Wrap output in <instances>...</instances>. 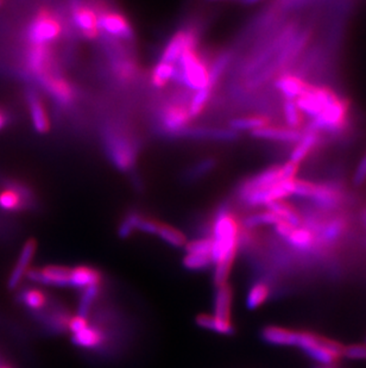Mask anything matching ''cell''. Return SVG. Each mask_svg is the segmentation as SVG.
<instances>
[{
    "mask_svg": "<svg viewBox=\"0 0 366 368\" xmlns=\"http://www.w3.org/2000/svg\"><path fill=\"white\" fill-rule=\"evenodd\" d=\"M242 223L229 206L218 208L209 226V236L213 239V284L214 286L229 283L234 260L240 248Z\"/></svg>",
    "mask_w": 366,
    "mask_h": 368,
    "instance_id": "obj_1",
    "label": "cell"
},
{
    "mask_svg": "<svg viewBox=\"0 0 366 368\" xmlns=\"http://www.w3.org/2000/svg\"><path fill=\"white\" fill-rule=\"evenodd\" d=\"M104 151L117 171L128 173L135 169L138 159V144L123 127L106 125L102 131Z\"/></svg>",
    "mask_w": 366,
    "mask_h": 368,
    "instance_id": "obj_2",
    "label": "cell"
},
{
    "mask_svg": "<svg viewBox=\"0 0 366 368\" xmlns=\"http://www.w3.org/2000/svg\"><path fill=\"white\" fill-rule=\"evenodd\" d=\"M176 72L174 80L193 91L216 89L211 80V63L203 56L198 47L185 50L175 63Z\"/></svg>",
    "mask_w": 366,
    "mask_h": 368,
    "instance_id": "obj_3",
    "label": "cell"
},
{
    "mask_svg": "<svg viewBox=\"0 0 366 368\" xmlns=\"http://www.w3.org/2000/svg\"><path fill=\"white\" fill-rule=\"evenodd\" d=\"M66 32V23L58 11L50 8H40L30 18L24 30L27 45H52Z\"/></svg>",
    "mask_w": 366,
    "mask_h": 368,
    "instance_id": "obj_4",
    "label": "cell"
},
{
    "mask_svg": "<svg viewBox=\"0 0 366 368\" xmlns=\"http://www.w3.org/2000/svg\"><path fill=\"white\" fill-rule=\"evenodd\" d=\"M105 37L107 56L110 58L111 74L118 84L133 85L141 76V69L133 54L125 48V43L120 41Z\"/></svg>",
    "mask_w": 366,
    "mask_h": 368,
    "instance_id": "obj_5",
    "label": "cell"
},
{
    "mask_svg": "<svg viewBox=\"0 0 366 368\" xmlns=\"http://www.w3.org/2000/svg\"><path fill=\"white\" fill-rule=\"evenodd\" d=\"M296 347L323 366H333L344 356L345 347L341 343L309 332H299Z\"/></svg>",
    "mask_w": 366,
    "mask_h": 368,
    "instance_id": "obj_6",
    "label": "cell"
},
{
    "mask_svg": "<svg viewBox=\"0 0 366 368\" xmlns=\"http://www.w3.org/2000/svg\"><path fill=\"white\" fill-rule=\"evenodd\" d=\"M98 11V22L100 36H106L112 40L120 42H131L135 40L133 24L119 10L112 9L104 4H95Z\"/></svg>",
    "mask_w": 366,
    "mask_h": 368,
    "instance_id": "obj_7",
    "label": "cell"
},
{
    "mask_svg": "<svg viewBox=\"0 0 366 368\" xmlns=\"http://www.w3.org/2000/svg\"><path fill=\"white\" fill-rule=\"evenodd\" d=\"M35 83L40 85L60 107L68 109L76 104L78 89L76 85L65 76L60 66L40 76Z\"/></svg>",
    "mask_w": 366,
    "mask_h": 368,
    "instance_id": "obj_8",
    "label": "cell"
},
{
    "mask_svg": "<svg viewBox=\"0 0 366 368\" xmlns=\"http://www.w3.org/2000/svg\"><path fill=\"white\" fill-rule=\"evenodd\" d=\"M350 102L345 98H336L334 102L328 104L321 113L314 117L309 130L317 133H336L344 131L349 125Z\"/></svg>",
    "mask_w": 366,
    "mask_h": 368,
    "instance_id": "obj_9",
    "label": "cell"
},
{
    "mask_svg": "<svg viewBox=\"0 0 366 368\" xmlns=\"http://www.w3.org/2000/svg\"><path fill=\"white\" fill-rule=\"evenodd\" d=\"M192 120L188 102L182 99H172L159 107V133L169 138H177L183 130L190 128Z\"/></svg>",
    "mask_w": 366,
    "mask_h": 368,
    "instance_id": "obj_10",
    "label": "cell"
},
{
    "mask_svg": "<svg viewBox=\"0 0 366 368\" xmlns=\"http://www.w3.org/2000/svg\"><path fill=\"white\" fill-rule=\"evenodd\" d=\"M69 14L71 27L82 39L94 41L100 37L95 4L87 0H69Z\"/></svg>",
    "mask_w": 366,
    "mask_h": 368,
    "instance_id": "obj_11",
    "label": "cell"
},
{
    "mask_svg": "<svg viewBox=\"0 0 366 368\" xmlns=\"http://www.w3.org/2000/svg\"><path fill=\"white\" fill-rule=\"evenodd\" d=\"M31 314H34L36 321L41 323L45 332L55 335L68 333L71 315L66 306L60 303L49 301L43 309Z\"/></svg>",
    "mask_w": 366,
    "mask_h": 368,
    "instance_id": "obj_12",
    "label": "cell"
},
{
    "mask_svg": "<svg viewBox=\"0 0 366 368\" xmlns=\"http://www.w3.org/2000/svg\"><path fill=\"white\" fill-rule=\"evenodd\" d=\"M339 97L334 89L327 86H314L308 85V87L300 97L297 98L296 104L301 111L306 115L310 116L312 118L321 113L322 110L334 102Z\"/></svg>",
    "mask_w": 366,
    "mask_h": 368,
    "instance_id": "obj_13",
    "label": "cell"
},
{
    "mask_svg": "<svg viewBox=\"0 0 366 368\" xmlns=\"http://www.w3.org/2000/svg\"><path fill=\"white\" fill-rule=\"evenodd\" d=\"M198 45V32L195 28H183L169 39L164 45L159 61L176 63L182 54Z\"/></svg>",
    "mask_w": 366,
    "mask_h": 368,
    "instance_id": "obj_14",
    "label": "cell"
},
{
    "mask_svg": "<svg viewBox=\"0 0 366 368\" xmlns=\"http://www.w3.org/2000/svg\"><path fill=\"white\" fill-rule=\"evenodd\" d=\"M71 270V267L62 265H48L42 268H30L25 277L35 284L55 286V288H69Z\"/></svg>",
    "mask_w": 366,
    "mask_h": 368,
    "instance_id": "obj_15",
    "label": "cell"
},
{
    "mask_svg": "<svg viewBox=\"0 0 366 368\" xmlns=\"http://www.w3.org/2000/svg\"><path fill=\"white\" fill-rule=\"evenodd\" d=\"M25 102L36 133L40 135L48 133L52 129V120L49 117L48 109L45 107L40 92L35 87H27L25 91Z\"/></svg>",
    "mask_w": 366,
    "mask_h": 368,
    "instance_id": "obj_16",
    "label": "cell"
},
{
    "mask_svg": "<svg viewBox=\"0 0 366 368\" xmlns=\"http://www.w3.org/2000/svg\"><path fill=\"white\" fill-rule=\"evenodd\" d=\"M281 180H283L281 175V166H271L269 169L242 182L238 188V198L242 200L251 193L274 186L275 184Z\"/></svg>",
    "mask_w": 366,
    "mask_h": 368,
    "instance_id": "obj_17",
    "label": "cell"
},
{
    "mask_svg": "<svg viewBox=\"0 0 366 368\" xmlns=\"http://www.w3.org/2000/svg\"><path fill=\"white\" fill-rule=\"evenodd\" d=\"M310 200L323 211L336 210L344 203V191L339 185L333 182L315 184V188Z\"/></svg>",
    "mask_w": 366,
    "mask_h": 368,
    "instance_id": "obj_18",
    "label": "cell"
},
{
    "mask_svg": "<svg viewBox=\"0 0 366 368\" xmlns=\"http://www.w3.org/2000/svg\"><path fill=\"white\" fill-rule=\"evenodd\" d=\"M36 250H37V242L34 239H30L24 243L22 252L19 254V257L16 262L14 271L11 272L9 281H8L10 290L17 288L23 278L27 275V271L30 270L29 267H30L31 261L35 257Z\"/></svg>",
    "mask_w": 366,
    "mask_h": 368,
    "instance_id": "obj_19",
    "label": "cell"
},
{
    "mask_svg": "<svg viewBox=\"0 0 366 368\" xmlns=\"http://www.w3.org/2000/svg\"><path fill=\"white\" fill-rule=\"evenodd\" d=\"M194 138V140H207L218 142H231L238 138V131L232 129L220 128H187L177 138Z\"/></svg>",
    "mask_w": 366,
    "mask_h": 368,
    "instance_id": "obj_20",
    "label": "cell"
},
{
    "mask_svg": "<svg viewBox=\"0 0 366 368\" xmlns=\"http://www.w3.org/2000/svg\"><path fill=\"white\" fill-rule=\"evenodd\" d=\"M304 135L301 129L283 128L268 125L264 128L256 129L252 131V136L260 140L279 141V142H299Z\"/></svg>",
    "mask_w": 366,
    "mask_h": 368,
    "instance_id": "obj_21",
    "label": "cell"
},
{
    "mask_svg": "<svg viewBox=\"0 0 366 368\" xmlns=\"http://www.w3.org/2000/svg\"><path fill=\"white\" fill-rule=\"evenodd\" d=\"M214 296L213 316L221 323L233 324L231 321V309L233 301V291L229 283L216 286Z\"/></svg>",
    "mask_w": 366,
    "mask_h": 368,
    "instance_id": "obj_22",
    "label": "cell"
},
{
    "mask_svg": "<svg viewBox=\"0 0 366 368\" xmlns=\"http://www.w3.org/2000/svg\"><path fill=\"white\" fill-rule=\"evenodd\" d=\"M104 277L102 272L97 270L95 267L80 266L73 267L71 270V285L69 288H74L76 290H84L91 286H98L102 285Z\"/></svg>",
    "mask_w": 366,
    "mask_h": 368,
    "instance_id": "obj_23",
    "label": "cell"
},
{
    "mask_svg": "<svg viewBox=\"0 0 366 368\" xmlns=\"http://www.w3.org/2000/svg\"><path fill=\"white\" fill-rule=\"evenodd\" d=\"M286 243L289 244L290 247L299 250V252H312L318 247V237L315 235L312 229H309L308 226H294L290 234L284 239Z\"/></svg>",
    "mask_w": 366,
    "mask_h": 368,
    "instance_id": "obj_24",
    "label": "cell"
},
{
    "mask_svg": "<svg viewBox=\"0 0 366 368\" xmlns=\"http://www.w3.org/2000/svg\"><path fill=\"white\" fill-rule=\"evenodd\" d=\"M260 337L263 341L274 346L296 347L299 332L276 325H266L262 329Z\"/></svg>",
    "mask_w": 366,
    "mask_h": 368,
    "instance_id": "obj_25",
    "label": "cell"
},
{
    "mask_svg": "<svg viewBox=\"0 0 366 368\" xmlns=\"http://www.w3.org/2000/svg\"><path fill=\"white\" fill-rule=\"evenodd\" d=\"M308 85V83H306L302 78L291 73L278 76L277 80L275 83L276 89L289 100H294L295 98L300 97L307 89Z\"/></svg>",
    "mask_w": 366,
    "mask_h": 368,
    "instance_id": "obj_26",
    "label": "cell"
},
{
    "mask_svg": "<svg viewBox=\"0 0 366 368\" xmlns=\"http://www.w3.org/2000/svg\"><path fill=\"white\" fill-rule=\"evenodd\" d=\"M319 142H320V133L308 129L302 135V138L297 143V146L294 148V151H291L290 161L301 164L310 154V151L318 146Z\"/></svg>",
    "mask_w": 366,
    "mask_h": 368,
    "instance_id": "obj_27",
    "label": "cell"
},
{
    "mask_svg": "<svg viewBox=\"0 0 366 368\" xmlns=\"http://www.w3.org/2000/svg\"><path fill=\"white\" fill-rule=\"evenodd\" d=\"M176 67L175 63L159 61L155 65L150 74V84L154 89H162L174 80Z\"/></svg>",
    "mask_w": 366,
    "mask_h": 368,
    "instance_id": "obj_28",
    "label": "cell"
},
{
    "mask_svg": "<svg viewBox=\"0 0 366 368\" xmlns=\"http://www.w3.org/2000/svg\"><path fill=\"white\" fill-rule=\"evenodd\" d=\"M266 208L271 213L277 215L284 222L289 223L291 226H299L302 224V216L296 210L294 205H291L284 200H276L270 204L266 205Z\"/></svg>",
    "mask_w": 366,
    "mask_h": 368,
    "instance_id": "obj_29",
    "label": "cell"
},
{
    "mask_svg": "<svg viewBox=\"0 0 366 368\" xmlns=\"http://www.w3.org/2000/svg\"><path fill=\"white\" fill-rule=\"evenodd\" d=\"M50 298L37 288H24L18 294V302L25 306L31 312L43 309L48 304Z\"/></svg>",
    "mask_w": 366,
    "mask_h": 368,
    "instance_id": "obj_30",
    "label": "cell"
},
{
    "mask_svg": "<svg viewBox=\"0 0 366 368\" xmlns=\"http://www.w3.org/2000/svg\"><path fill=\"white\" fill-rule=\"evenodd\" d=\"M271 123L269 117L263 115L245 116V117H237L229 122V128L234 131H244V130H256V129L264 128Z\"/></svg>",
    "mask_w": 366,
    "mask_h": 368,
    "instance_id": "obj_31",
    "label": "cell"
},
{
    "mask_svg": "<svg viewBox=\"0 0 366 368\" xmlns=\"http://www.w3.org/2000/svg\"><path fill=\"white\" fill-rule=\"evenodd\" d=\"M195 323L200 328L206 329V330L220 334V335H226V336L233 335L234 332H236L233 324L221 323L216 320L214 316L209 315V314H200V315L196 316Z\"/></svg>",
    "mask_w": 366,
    "mask_h": 368,
    "instance_id": "obj_32",
    "label": "cell"
},
{
    "mask_svg": "<svg viewBox=\"0 0 366 368\" xmlns=\"http://www.w3.org/2000/svg\"><path fill=\"white\" fill-rule=\"evenodd\" d=\"M156 236H159L161 240L174 248H185V244L188 242L187 236L181 230L165 223H161Z\"/></svg>",
    "mask_w": 366,
    "mask_h": 368,
    "instance_id": "obj_33",
    "label": "cell"
},
{
    "mask_svg": "<svg viewBox=\"0 0 366 368\" xmlns=\"http://www.w3.org/2000/svg\"><path fill=\"white\" fill-rule=\"evenodd\" d=\"M270 297V286L265 281H257L252 285L247 297V307L250 310H256L263 305Z\"/></svg>",
    "mask_w": 366,
    "mask_h": 368,
    "instance_id": "obj_34",
    "label": "cell"
},
{
    "mask_svg": "<svg viewBox=\"0 0 366 368\" xmlns=\"http://www.w3.org/2000/svg\"><path fill=\"white\" fill-rule=\"evenodd\" d=\"M213 92H214V89H209V87L196 91V94L193 96V98L188 102V109H190V115L192 117V120H196L200 116L203 115V111L206 110V107L211 102Z\"/></svg>",
    "mask_w": 366,
    "mask_h": 368,
    "instance_id": "obj_35",
    "label": "cell"
},
{
    "mask_svg": "<svg viewBox=\"0 0 366 368\" xmlns=\"http://www.w3.org/2000/svg\"><path fill=\"white\" fill-rule=\"evenodd\" d=\"M182 265L188 271H205L213 266V257L211 254L192 253L185 252Z\"/></svg>",
    "mask_w": 366,
    "mask_h": 368,
    "instance_id": "obj_36",
    "label": "cell"
},
{
    "mask_svg": "<svg viewBox=\"0 0 366 368\" xmlns=\"http://www.w3.org/2000/svg\"><path fill=\"white\" fill-rule=\"evenodd\" d=\"M218 161L214 158H207L198 161L196 164H193L190 169H187L185 173V180L188 182H194L201 177H206L207 174L211 173L213 169H216Z\"/></svg>",
    "mask_w": 366,
    "mask_h": 368,
    "instance_id": "obj_37",
    "label": "cell"
},
{
    "mask_svg": "<svg viewBox=\"0 0 366 368\" xmlns=\"http://www.w3.org/2000/svg\"><path fill=\"white\" fill-rule=\"evenodd\" d=\"M283 113L287 122L288 128L300 129L305 123V116L301 111L295 100L287 99L283 104Z\"/></svg>",
    "mask_w": 366,
    "mask_h": 368,
    "instance_id": "obj_38",
    "label": "cell"
},
{
    "mask_svg": "<svg viewBox=\"0 0 366 368\" xmlns=\"http://www.w3.org/2000/svg\"><path fill=\"white\" fill-rule=\"evenodd\" d=\"M314 188H315L314 182L295 179L293 195H296L299 198H308V199H310V197L313 195Z\"/></svg>",
    "mask_w": 366,
    "mask_h": 368,
    "instance_id": "obj_39",
    "label": "cell"
},
{
    "mask_svg": "<svg viewBox=\"0 0 366 368\" xmlns=\"http://www.w3.org/2000/svg\"><path fill=\"white\" fill-rule=\"evenodd\" d=\"M344 356L351 360H366V345L345 347Z\"/></svg>",
    "mask_w": 366,
    "mask_h": 368,
    "instance_id": "obj_40",
    "label": "cell"
},
{
    "mask_svg": "<svg viewBox=\"0 0 366 368\" xmlns=\"http://www.w3.org/2000/svg\"><path fill=\"white\" fill-rule=\"evenodd\" d=\"M299 169H300V164H296L290 160L288 161L283 166H281L282 179H294L296 177Z\"/></svg>",
    "mask_w": 366,
    "mask_h": 368,
    "instance_id": "obj_41",
    "label": "cell"
},
{
    "mask_svg": "<svg viewBox=\"0 0 366 368\" xmlns=\"http://www.w3.org/2000/svg\"><path fill=\"white\" fill-rule=\"evenodd\" d=\"M366 180V155L363 158L361 164L358 166L357 172L354 175V184L356 185H362L363 182Z\"/></svg>",
    "mask_w": 366,
    "mask_h": 368,
    "instance_id": "obj_42",
    "label": "cell"
},
{
    "mask_svg": "<svg viewBox=\"0 0 366 368\" xmlns=\"http://www.w3.org/2000/svg\"><path fill=\"white\" fill-rule=\"evenodd\" d=\"M11 120H12V115L10 110L0 105V131L4 130L11 123Z\"/></svg>",
    "mask_w": 366,
    "mask_h": 368,
    "instance_id": "obj_43",
    "label": "cell"
},
{
    "mask_svg": "<svg viewBox=\"0 0 366 368\" xmlns=\"http://www.w3.org/2000/svg\"><path fill=\"white\" fill-rule=\"evenodd\" d=\"M242 3H244V4H256V3H258V1H260V0H240Z\"/></svg>",
    "mask_w": 366,
    "mask_h": 368,
    "instance_id": "obj_44",
    "label": "cell"
},
{
    "mask_svg": "<svg viewBox=\"0 0 366 368\" xmlns=\"http://www.w3.org/2000/svg\"><path fill=\"white\" fill-rule=\"evenodd\" d=\"M363 219H364V222L366 223V211L364 213V216H363Z\"/></svg>",
    "mask_w": 366,
    "mask_h": 368,
    "instance_id": "obj_45",
    "label": "cell"
},
{
    "mask_svg": "<svg viewBox=\"0 0 366 368\" xmlns=\"http://www.w3.org/2000/svg\"><path fill=\"white\" fill-rule=\"evenodd\" d=\"M4 5V0H0V8Z\"/></svg>",
    "mask_w": 366,
    "mask_h": 368,
    "instance_id": "obj_46",
    "label": "cell"
},
{
    "mask_svg": "<svg viewBox=\"0 0 366 368\" xmlns=\"http://www.w3.org/2000/svg\"><path fill=\"white\" fill-rule=\"evenodd\" d=\"M322 368H336V367H333V366H323V367Z\"/></svg>",
    "mask_w": 366,
    "mask_h": 368,
    "instance_id": "obj_47",
    "label": "cell"
},
{
    "mask_svg": "<svg viewBox=\"0 0 366 368\" xmlns=\"http://www.w3.org/2000/svg\"><path fill=\"white\" fill-rule=\"evenodd\" d=\"M0 368H10V367H8V366H4V367H0Z\"/></svg>",
    "mask_w": 366,
    "mask_h": 368,
    "instance_id": "obj_48",
    "label": "cell"
}]
</instances>
